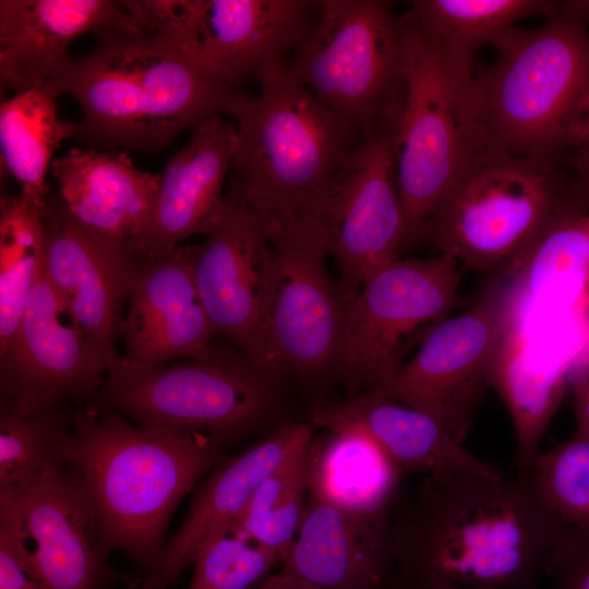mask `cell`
I'll use <instances>...</instances> for the list:
<instances>
[{"instance_id": "1", "label": "cell", "mask_w": 589, "mask_h": 589, "mask_svg": "<svg viewBox=\"0 0 589 589\" xmlns=\"http://www.w3.org/2000/svg\"><path fill=\"white\" fill-rule=\"evenodd\" d=\"M565 527L530 470L424 476L394 514L395 589H540Z\"/></svg>"}, {"instance_id": "2", "label": "cell", "mask_w": 589, "mask_h": 589, "mask_svg": "<svg viewBox=\"0 0 589 589\" xmlns=\"http://www.w3.org/2000/svg\"><path fill=\"white\" fill-rule=\"evenodd\" d=\"M589 2L560 3L533 28L491 44L493 62L460 96L471 156L503 155L562 168L589 137Z\"/></svg>"}, {"instance_id": "3", "label": "cell", "mask_w": 589, "mask_h": 589, "mask_svg": "<svg viewBox=\"0 0 589 589\" xmlns=\"http://www.w3.org/2000/svg\"><path fill=\"white\" fill-rule=\"evenodd\" d=\"M71 58L49 84L81 107L75 139L92 146L155 152L203 120L226 116L240 89L204 72L180 35L118 28Z\"/></svg>"}, {"instance_id": "4", "label": "cell", "mask_w": 589, "mask_h": 589, "mask_svg": "<svg viewBox=\"0 0 589 589\" xmlns=\"http://www.w3.org/2000/svg\"><path fill=\"white\" fill-rule=\"evenodd\" d=\"M226 449L202 434L140 426L91 405L72 414L70 461L111 552H123L142 578L163 553L175 509L227 457Z\"/></svg>"}, {"instance_id": "5", "label": "cell", "mask_w": 589, "mask_h": 589, "mask_svg": "<svg viewBox=\"0 0 589 589\" xmlns=\"http://www.w3.org/2000/svg\"><path fill=\"white\" fill-rule=\"evenodd\" d=\"M256 81L259 94L239 91L226 112L237 129L226 191L269 224L322 223L332 181L361 140L285 64Z\"/></svg>"}, {"instance_id": "6", "label": "cell", "mask_w": 589, "mask_h": 589, "mask_svg": "<svg viewBox=\"0 0 589 589\" xmlns=\"http://www.w3.org/2000/svg\"><path fill=\"white\" fill-rule=\"evenodd\" d=\"M588 208L576 178H567L562 168L474 154L423 237L461 269L512 279L556 220Z\"/></svg>"}, {"instance_id": "7", "label": "cell", "mask_w": 589, "mask_h": 589, "mask_svg": "<svg viewBox=\"0 0 589 589\" xmlns=\"http://www.w3.org/2000/svg\"><path fill=\"white\" fill-rule=\"evenodd\" d=\"M284 378L247 356L214 347L196 358L141 371L118 368L87 404L116 411L133 423L208 436L228 448L287 423Z\"/></svg>"}, {"instance_id": "8", "label": "cell", "mask_w": 589, "mask_h": 589, "mask_svg": "<svg viewBox=\"0 0 589 589\" xmlns=\"http://www.w3.org/2000/svg\"><path fill=\"white\" fill-rule=\"evenodd\" d=\"M289 73L361 141L397 127L408 89L407 37L389 1L317 0Z\"/></svg>"}, {"instance_id": "9", "label": "cell", "mask_w": 589, "mask_h": 589, "mask_svg": "<svg viewBox=\"0 0 589 589\" xmlns=\"http://www.w3.org/2000/svg\"><path fill=\"white\" fill-rule=\"evenodd\" d=\"M460 281L461 267L444 254L398 259L370 276L345 305L337 369L346 383L359 393L389 381L462 304Z\"/></svg>"}, {"instance_id": "10", "label": "cell", "mask_w": 589, "mask_h": 589, "mask_svg": "<svg viewBox=\"0 0 589 589\" xmlns=\"http://www.w3.org/2000/svg\"><path fill=\"white\" fill-rule=\"evenodd\" d=\"M268 227L273 272L261 366L281 378L318 377L337 368L346 305L325 267L326 229L315 219Z\"/></svg>"}, {"instance_id": "11", "label": "cell", "mask_w": 589, "mask_h": 589, "mask_svg": "<svg viewBox=\"0 0 589 589\" xmlns=\"http://www.w3.org/2000/svg\"><path fill=\"white\" fill-rule=\"evenodd\" d=\"M408 89L395 134L396 178L406 247L457 182L471 153L460 118L465 88L440 51L405 13Z\"/></svg>"}, {"instance_id": "12", "label": "cell", "mask_w": 589, "mask_h": 589, "mask_svg": "<svg viewBox=\"0 0 589 589\" xmlns=\"http://www.w3.org/2000/svg\"><path fill=\"white\" fill-rule=\"evenodd\" d=\"M512 305L510 280L493 277L465 312L432 328L416 353L375 390L431 416L464 443L490 387V368Z\"/></svg>"}, {"instance_id": "13", "label": "cell", "mask_w": 589, "mask_h": 589, "mask_svg": "<svg viewBox=\"0 0 589 589\" xmlns=\"http://www.w3.org/2000/svg\"><path fill=\"white\" fill-rule=\"evenodd\" d=\"M0 522L11 530L20 558L40 589L137 588L141 582V576L108 563L111 550L71 461L17 494H0Z\"/></svg>"}, {"instance_id": "14", "label": "cell", "mask_w": 589, "mask_h": 589, "mask_svg": "<svg viewBox=\"0 0 589 589\" xmlns=\"http://www.w3.org/2000/svg\"><path fill=\"white\" fill-rule=\"evenodd\" d=\"M396 127L362 140L336 172L322 218L345 304L374 273L400 259L406 230L395 156Z\"/></svg>"}, {"instance_id": "15", "label": "cell", "mask_w": 589, "mask_h": 589, "mask_svg": "<svg viewBox=\"0 0 589 589\" xmlns=\"http://www.w3.org/2000/svg\"><path fill=\"white\" fill-rule=\"evenodd\" d=\"M107 376L43 268L9 345L0 351V408L39 413L89 402Z\"/></svg>"}, {"instance_id": "16", "label": "cell", "mask_w": 589, "mask_h": 589, "mask_svg": "<svg viewBox=\"0 0 589 589\" xmlns=\"http://www.w3.org/2000/svg\"><path fill=\"white\" fill-rule=\"evenodd\" d=\"M192 265L215 337H224L261 366L273 272L271 233L264 216L226 191L218 220L206 240L193 245Z\"/></svg>"}, {"instance_id": "17", "label": "cell", "mask_w": 589, "mask_h": 589, "mask_svg": "<svg viewBox=\"0 0 589 589\" xmlns=\"http://www.w3.org/2000/svg\"><path fill=\"white\" fill-rule=\"evenodd\" d=\"M45 221L43 271L108 374L122 363L115 346L121 312L148 256L133 240L106 238L79 226L50 194Z\"/></svg>"}, {"instance_id": "18", "label": "cell", "mask_w": 589, "mask_h": 589, "mask_svg": "<svg viewBox=\"0 0 589 589\" xmlns=\"http://www.w3.org/2000/svg\"><path fill=\"white\" fill-rule=\"evenodd\" d=\"M316 17L317 0H189L180 36L204 72L239 89L284 65Z\"/></svg>"}, {"instance_id": "19", "label": "cell", "mask_w": 589, "mask_h": 589, "mask_svg": "<svg viewBox=\"0 0 589 589\" xmlns=\"http://www.w3.org/2000/svg\"><path fill=\"white\" fill-rule=\"evenodd\" d=\"M192 253L193 245L179 244L147 257L120 325V368L141 371L211 350L215 333L196 287Z\"/></svg>"}, {"instance_id": "20", "label": "cell", "mask_w": 589, "mask_h": 589, "mask_svg": "<svg viewBox=\"0 0 589 589\" xmlns=\"http://www.w3.org/2000/svg\"><path fill=\"white\" fill-rule=\"evenodd\" d=\"M316 430L310 420L287 422L238 455L217 464L191 492L181 526L137 589L172 587L183 570L192 566L200 545L214 532L233 525L263 479L303 447Z\"/></svg>"}, {"instance_id": "21", "label": "cell", "mask_w": 589, "mask_h": 589, "mask_svg": "<svg viewBox=\"0 0 589 589\" xmlns=\"http://www.w3.org/2000/svg\"><path fill=\"white\" fill-rule=\"evenodd\" d=\"M395 510L360 513L308 496L279 570L322 589H395Z\"/></svg>"}, {"instance_id": "22", "label": "cell", "mask_w": 589, "mask_h": 589, "mask_svg": "<svg viewBox=\"0 0 589 589\" xmlns=\"http://www.w3.org/2000/svg\"><path fill=\"white\" fill-rule=\"evenodd\" d=\"M237 129L223 115L192 129L188 143L158 173L148 218L134 243L146 256L168 251L194 235H208L225 203Z\"/></svg>"}, {"instance_id": "23", "label": "cell", "mask_w": 589, "mask_h": 589, "mask_svg": "<svg viewBox=\"0 0 589 589\" xmlns=\"http://www.w3.org/2000/svg\"><path fill=\"white\" fill-rule=\"evenodd\" d=\"M108 28L137 32L119 1L1 0V92L51 82L71 58L75 38Z\"/></svg>"}, {"instance_id": "24", "label": "cell", "mask_w": 589, "mask_h": 589, "mask_svg": "<svg viewBox=\"0 0 589 589\" xmlns=\"http://www.w3.org/2000/svg\"><path fill=\"white\" fill-rule=\"evenodd\" d=\"M309 420L317 430H353L374 441L405 473L447 471L502 474L455 440L434 418L380 392L364 390L318 404Z\"/></svg>"}, {"instance_id": "25", "label": "cell", "mask_w": 589, "mask_h": 589, "mask_svg": "<svg viewBox=\"0 0 589 589\" xmlns=\"http://www.w3.org/2000/svg\"><path fill=\"white\" fill-rule=\"evenodd\" d=\"M55 195L62 211L96 235L135 240L154 203L158 173L137 168L124 153L72 147L55 158Z\"/></svg>"}, {"instance_id": "26", "label": "cell", "mask_w": 589, "mask_h": 589, "mask_svg": "<svg viewBox=\"0 0 589 589\" xmlns=\"http://www.w3.org/2000/svg\"><path fill=\"white\" fill-rule=\"evenodd\" d=\"M570 369V360L552 354L537 334L510 313L490 368L489 384L513 422L517 471H527L541 452L540 443L563 400Z\"/></svg>"}, {"instance_id": "27", "label": "cell", "mask_w": 589, "mask_h": 589, "mask_svg": "<svg viewBox=\"0 0 589 589\" xmlns=\"http://www.w3.org/2000/svg\"><path fill=\"white\" fill-rule=\"evenodd\" d=\"M321 430L303 449L308 496L360 513L395 510L406 474L388 455L358 431Z\"/></svg>"}, {"instance_id": "28", "label": "cell", "mask_w": 589, "mask_h": 589, "mask_svg": "<svg viewBox=\"0 0 589 589\" xmlns=\"http://www.w3.org/2000/svg\"><path fill=\"white\" fill-rule=\"evenodd\" d=\"M576 211L556 220L537 241L509 279L513 306L564 309L584 317L589 311V214Z\"/></svg>"}, {"instance_id": "29", "label": "cell", "mask_w": 589, "mask_h": 589, "mask_svg": "<svg viewBox=\"0 0 589 589\" xmlns=\"http://www.w3.org/2000/svg\"><path fill=\"white\" fill-rule=\"evenodd\" d=\"M545 0H416L406 14L429 38L466 87L477 52L529 16L556 12Z\"/></svg>"}, {"instance_id": "30", "label": "cell", "mask_w": 589, "mask_h": 589, "mask_svg": "<svg viewBox=\"0 0 589 589\" xmlns=\"http://www.w3.org/2000/svg\"><path fill=\"white\" fill-rule=\"evenodd\" d=\"M58 96L47 83L15 93L0 106L1 165L20 182V195L41 205L49 196L45 179L52 156L76 134V122L58 115Z\"/></svg>"}, {"instance_id": "31", "label": "cell", "mask_w": 589, "mask_h": 589, "mask_svg": "<svg viewBox=\"0 0 589 589\" xmlns=\"http://www.w3.org/2000/svg\"><path fill=\"white\" fill-rule=\"evenodd\" d=\"M45 204L22 195L0 202V351L11 341L39 278L46 250Z\"/></svg>"}, {"instance_id": "32", "label": "cell", "mask_w": 589, "mask_h": 589, "mask_svg": "<svg viewBox=\"0 0 589 589\" xmlns=\"http://www.w3.org/2000/svg\"><path fill=\"white\" fill-rule=\"evenodd\" d=\"M72 414L65 405L39 413L0 408V494H17L70 461Z\"/></svg>"}, {"instance_id": "33", "label": "cell", "mask_w": 589, "mask_h": 589, "mask_svg": "<svg viewBox=\"0 0 589 589\" xmlns=\"http://www.w3.org/2000/svg\"><path fill=\"white\" fill-rule=\"evenodd\" d=\"M304 446L263 479L235 522L259 544L277 554L281 563L297 536L308 497Z\"/></svg>"}, {"instance_id": "34", "label": "cell", "mask_w": 589, "mask_h": 589, "mask_svg": "<svg viewBox=\"0 0 589 589\" xmlns=\"http://www.w3.org/2000/svg\"><path fill=\"white\" fill-rule=\"evenodd\" d=\"M192 566L187 589H257L281 558L233 524L200 545Z\"/></svg>"}, {"instance_id": "35", "label": "cell", "mask_w": 589, "mask_h": 589, "mask_svg": "<svg viewBox=\"0 0 589 589\" xmlns=\"http://www.w3.org/2000/svg\"><path fill=\"white\" fill-rule=\"evenodd\" d=\"M528 470L565 526L589 530V436L575 430L568 440L540 452Z\"/></svg>"}, {"instance_id": "36", "label": "cell", "mask_w": 589, "mask_h": 589, "mask_svg": "<svg viewBox=\"0 0 589 589\" xmlns=\"http://www.w3.org/2000/svg\"><path fill=\"white\" fill-rule=\"evenodd\" d=\"M553 589H589V530L565 527L546 566Z\"/></svg>"}, {"instance_id": "37", "label": "cell", "mask_w": 589, "mask_h": 589, "mask_svg": "<svg viewBox=\"0 0 589 589\" xmlns=\"http://www.w3.org/2000/svg\"><path fill=\"white\" fill-rule=\"evenodd\" d=\"M0 589H40L20 558L12 532L1 522Z\"/></svg>"}, {"instance_id": "38", "label": "cell", "mask_w": 589, "mask_h": 589, "mask_svg": "<svg viewBox=\"0 0 589 589\" xmlns=\"http://www.w3.org/2000/svg\"><path fill=\"white\" fill-rule=\"evenodd\" d=\"M569 381L574 396L575 430L589 436V372L572 371Z\"/></svg>"}, {"instance_id": "39", "label": "cell", "mask_w": 589, "mask_h": 589, "mask_svg": "<svg viewBox=\"0 0 589 589\" xmlns=\"http://www.w3.org/2000/svg\"><path fill=\"white\" fill-rule=\"evenodd\" d=\"M257 589H322L281 570L269 575Z\"/></svg>"}, {"instance_id": "40", "label": "cell", "mask_w": 589, "mask_h": 589, "mask_svg": "<svg viewBox=\"0 0 589 589\" xmlns=\"http://www.w3.org/2000/svg\"><path fill=\"white\" fill-rule=\"evenodd\" d=\"M576 181L582 200L589 205V158L574 165Z\"/></svg>"}, {"instance_id": "41", "label": "cell", "mask_w": 589, "mask_h": 589, "mask_svg": "<svg viewBox=\"0 0 589 589\" xmlns=\"http://www.w3.org/2000/svg\"><path fill=\"white\" fill-rule=\"evenodd\" d=\"M572 371L589 372V325L587 326V329L585 332V337L579 347V350L574 358L570 372Z\"/></svg>"}, {"instance_id": "42", "label": "cell", "mask_w": 589, "mask_h": 589, "mask_svg": "<svg viewBox=\"0 0 589 589\" xmlns=\"http://www.w3.org/2000/svg\"><path fill=\"white\" fill-rule=\"evenodd\" d=\"M588 158H589V137L581 145V147L576 152V154L574 155L572 161L575 165V164L584 161V160H586Z\"/></svg>"}, {"instance_id": "43", "label": "cell", "mask_w": 589, "mask_h": 589, "mask_svg": "<svg viewBox=\"0 0 589 589\" xmlns=\"http://www.w3.org/2000/svg\"><path fill=\"white\" fill-rule=\"evenodd\" d=\"M422 589H494L489 587H466V586H457V585H448V584H442V585H435Z\"/></svg>"}]
</instances>
